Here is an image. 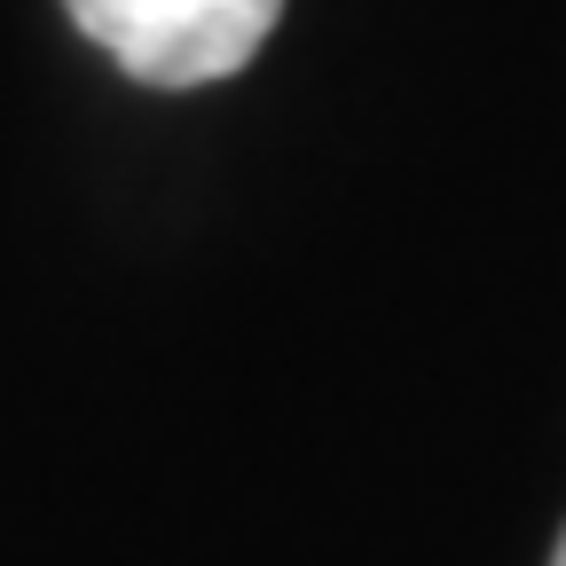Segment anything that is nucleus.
<instances>
[{"label": "nucleus", "instance_id": "1", "mask_svg": "<svg viewBox=\"0 0 566 566\" xmlns=\"http://www.w3.org/2000/svg\"><path fill=\"white\" fill-rule=\"evenodd\" d=\"M63 9L142 87H212L268 48L283 0H63Z\"/></svg>", "mask_w": 566, "mask_h": 566}, {"label": "nucleus", "instance_id": "2", "mask_svg": "<svg viewBox=\"0 0 566 566\" xmlns=\"http://www.w3.org/2000/svg\"><path fill=\"white\" fill-rule=\"evenodd\" d=\"M551 566H566V535H558V551H551Z\"/></svg>", "mask_w": 566, "mask_h": 566}]
</instances>
